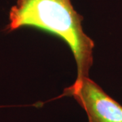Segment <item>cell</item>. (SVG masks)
Wrapping results in <instances>:
<instances>
[{"mask_svg":"<svg viewBox=\"0 0 122 122\" xmlns=\"http://www.w3.org/2000/svg\"><path fill=\"white\" fill-rule=\"evenodd\" d=\"M82 20L71 0H16L10 9L5 30L33 26L61 38L74 55L79 79L89 76L94 48V41L83 31Z\"/></svg>","mask_w":122,"mask_h":122,"instance_id":"6da1fadb","label":"cell"},{"mask_svg":"<svg viewBox=\"0 0 122 122\" xmlns=\"http://www.w3.org/2000/svg\"><path fill=\"white\" fill-rule=\"evenodd\" d=\"M85 111L88 122H122V106L88 77L76 79L64 90Z\"/></svg>","mask_w":122,"mask_h":122,"instance_id":"7a4b0ae2","label":"cell"}]
</instances>
